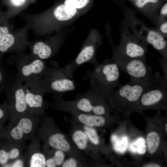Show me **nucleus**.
Returning a JSON list of instances; mask_svg holds the SVG:
<instances>
[{
  "instance_id": "nucleus-32",
  "label": "nucleus",
  "mask_w": 167,
  "mask_h": 167,
  "mask_svg": "<svg viewBox=\"0 0 167 167\" xmlns=\"http://www.w3.org/2000/svg\"><path fill=\"white\" fill-rule=\"evenodd\" d=\"M160 29L162 33L166 34L167 33V22H164L160 26Z\"/></svg>"
},
{
  "instance_id": "nucleus-9",
  "label": "nucleus",
  "mask_w": 167,
  "mask_h": 167,
  "mask_svg": "<svg viewBox=\"0 0 167 167\" xmlns=\"http://www.w3.org/2000/svg\"><path fill=\"white\" fill-rule=\"evenodd\" d=\"M17 75L16 76L22 83L37 76L41 77L47 66L43 60L31 56L20 55L15 61Z\"/></svg>"
},
{
  "instance_id": "nucleus-33",
  "label": "nucleus",
  "mask_w": 167,
  "mask_h": 167,
  "mask_svg": "<svg viewBox=\"0 0 167 167\" xmlns=\"http://www.w3.org/2000/svg\"><path fill=\"white\" fill-rule=\"evenodd\" d=\"M161 14L163 16H167V3L166 2L162 6L160 11Z\"/></svg>"
},
{
  "instance_id": "nucleus-27",
  "label": "nucleus",
  "mask_w": 167,
  "mask_h": 167,
  "mask_svg": "<svg viewBox=\"0 0 167 167\" xmlns=\"http://www.w3.org/2000/svg\"><path fill=\"white\" fill-rule=\"evenodd\" d=\"M8 120V112L6 105L4 102L2 104H0V131L3 129L5 123Z\"/></svg>"
},
{
  "instance_id": "nucleus-8",
  "label": "nucleus",
  "mask_w": 167,
  "mask_h": 167,
  "mask_svg": "<svg viewBox=\"0 0 167 167\" xmlns=\"http://www.w3.org/2000/svg\"><path fill=\"white\" fill-rule=\"evenodd\" d=\"M25 100L29 112L40 117L44 113V96L45 94L41 76L33 78L24 84Z\"/></svg>"
},
{
  "instance_id": "nucleus-13",
  "label": "nucleus",
  "mask_w": 167,
  "mask_h": 167,
  "mask_svg": "<svg viewBox=\"0 0 167 167\" xmlns=\"http://www.w3.org/2000/svg\"><path fill=\"white\" fill-rule=\"evenodd\" d=\"M50 134L47 137L41 139L45 141L49 146L56 150L64 152L68 151L70 150V145L64 135L58 132Z\"/></svg>"
},
{
  "instance_id": "nucleus-34",
  "label": "nucleus",
  "mask_w": 167,
  "mask_h": 167,
  "mask_svg": "<svg viewBox=\"0 0 167 167\" xmlns=\"http://www.w3.org/2000/svg\"><path fill=\"white\" fill-rule=\"evenodd\" d=\"M25 0H12L14 4L16 6H20L25 2Z\"/></svg>"
},
{
  "instance_id": "nucleus-14",
  "label": "nucleus",
  "mask_w": 167,
  "mask_h": 167,
  "mask_svg": "<svg viewBox=\"0 0 167 167\" xmlns=\"http://www.w3.org/2000/svg\"><path fill=\"white\" fill-rule=\"evenodd\" d=\"M146 40L166 60L167 42L162 36L156 31L151 30L148 32Z\"/></svg>"
},
{
  "instance_id": "nucleus-11",
  "label": "nucleus",
  "mask_w": 167,
  "mask_h": 167,
  "mask_svg": "<svg viewBox=\"0 0 167 167\" xmlns=\"http://www.w3.org/2000/svg\"><path fill=\"white\" fill-rule=\"evenodd\" d=\"M29 146L26 156H24L26 166L45 167L46 158L39 148V140L34 139Z\"/></svg>"
},
{
  "instance_id": "nucleus-3",
  "label": "nucleus",
  "mask_w": 167,
  "mask_h": 167,
  "mask_svg": "<svg viewBox=\"0 0 167 167\" xmlns=\"http://www.w3.org/2000/svg\"><path fill=\"white\" fill-rule=\"evenodd\" d=\"M54 98L56 102L54 106L56 109L76 110L99 115L104 114L106 112V106L103 102L105 98L90 87L84 94L78 95L74 101H65L62 97H55Z\"/></svg>"
},
{
  "instance_id": "nucleus-23",
  "label": "nucleus",
  "mask_w": 167,
  "mask_h": 167,
  "mask_svg": "<svg viewBox=\"0 0 167 167\" xmlns=\"http://www.w3.org/2000/svg\"><path fill=\"white\" fill-rule=\"evenodd\" d=\"M145 141L143 138H139L131 143L129 146L130 150L133 153H138L143 154L146 151Z\"/></svg>"
},
{
  "instance_id": "nucleus-30",
  "label": "nucleus",
  "mask_w": 167,
  "mask_h": 167,
  "mask_svg": "<svg viewBox=\"0 0 167 167\" xmlns=\"http://www.w3.org/2000/svg\"><path fill=\"white\" fill-rule=\"evenodd\" d=\"M160 0H137L135 2V6L138 8H143L144 6L147 3L152 2L158 3Z\"/></svg>"
},
{
  "instance_id": "nucleus-2",
  "label": "nucleus",
  "mask_w": 167,
  "mask_h": 167,
  "mask_svg": "<svg viewBox=\"0 0 167 167\" xmlns=\"http://www.w3.org/2000/svg\"><path fill=\"white\" fill-rule=\"evenodd\" d=\"M41 120L40 117L28 111L17 119L9 121L0 131V140H8L24 144L32 139L38 131Z\"/></svg>"
},
{
  "instance_id": "nucleus-21",
  "label": "nucleus",
  "mask_w": 167,
  "mask_h": 167,
  "mask_svg": "<svg viewBox=\"0 0 167 167\" xmlns=\"http://www.w3.org/2000/svg\"><path fill=\"white\" fill-rule=\"evenodd\" d=\"M114 149L117 152L123 153L126 151L128 145V138L126 136L119 138L115 135L111 137Z\"/></svg>"
},
{
  "instance_id": "nucleus-20",
  "label": "nucleus",
  "mask_w": 167,
  "mask_h": 167,
  "mask_svg": "<svg viewBox=\"0 0 167 167\" xmlns=\"http://www.w3.org/2000/svg\"><path fill=\"white\" fill-rule=\"evenodd\" d=\"M160 142V138L158 134L155 132L149 133L147 136V143L148 152L154 153L158 149Z\"/></svg>"
},
{
  "instance_id": "nucleus-12",
  "label": "nucleus",
  "mask_w": 167,
  "mask_h": 167,
  "mask_svg": "<svg viewBox=\"0 0 167 167\" xmlns=\"http://www.w3.org/2000/svg\"><path fill=\"white\" fill-rule=\"evenodd\" d=\"M116 51L128 58H141L145 57L147 48L144 45L135 41H129L121 45Z\"/></svg>"
},
{
  "instance_id": "nucleus-1",
  "label": "nucleus",
  "mask_w": 167,
  "mask_h": 167,
  "mask_svg": "<svg viewBox=\"0 0 167 167\" xmlns=\"http://www.w3.org/2000/svg\"><path fill=\"white\" fill-rule=\"evenodd\" d=\"M92 63L93 70L87 71L84 78L88 79L90 87L104 98L120 84V70L112 60H106L102 63L96 62Z\"/></svg>"
},
{
  "instance_id": "nucleus-19",
  "label": "nucleus",
  "mask_w": 167,
  "mask_h": 167,
  "mask_svg": "<svg viewBox=\"0 0 167 167\" xmlns=\"http://www.w3.org/2000/svg\"><path fill=\"white\" fill-rule=\"evenodd\" d=\"M72 139L79 149L83 150L86 148L88 139L84 131L80 130L75 131L72 134Z\"/></svg>"
},
{
  "instance_id": "nucleus-31",
  "label": "nucleus",
  "mask_w": 167,
  "mask_h": 167,
  "mask_svg": "<svg viewBox=\"0 0 167 167\" xmlns=\"http://www.w3.org/2000/svg\"><path fill=\"white\" fill-rule=\"evenodd\" d=\"M9 30L8 28L5 27H0V39L7 34Z\"/></svg>"
},
{
  "instance_id": "nucleus-35",
  "label": "nucleus",
  "mask_w": 167,
  "mask_h": 167,
  "mask_svg": "<svg viewBox=\"0 0 167 167\" xmlns=\"http://www.w3.org/2000/svg\"><path fill=\"white\" fill-rule=\"evenodd\" d=\"M144 167H160L161 166L158 164H151L147 165Z\"/></svg>"
},
{
  "instance_id": "nucleus-24",
  "label": "nucleus",
  "mask_w": 167,
  "mask_h": 167,
  "mask_svg": "<svg viewBox=\"0 0 167 167\" xmlns=\"http://www.w3.org/2000/svg\"><path fill=\"white\" fill-rule=\"evenodd\" d=\"M9 75L4 67L0 64V93L6 91L11 81Z\"/></svg>"
},
{
  "instance_id": "nucleus-15",
  "label": "nucleus",
  "mask_w": 167,
  "mask_h": 167,
  "mask_svg": "<svg viewBox=\"0 0 167 167\" xmlns=\"http://www.w3.org/2000/svg\"><path fill=\"white\" fill-rule=\"evenodd\" d=\"M54 49L51 45L46 43L38 41L31 47V55L41 60L46 59L52 56L54 51Z\"/></svg>"
},
{
  "instance_id": "nucleus-7",
  "label": "nucleus",
  "mask_w": 167,
  "mask_h": 167,
  "mask_svg": "<svg viewBox=\"0 0 167 167\" xmlns=\"http://www.w3.org/2000/svg\"><path fill=\"white\" fill-rule=\"evenodd\" d=\"M154 83L130 78L129 82L124 84H120L104 98L110 100H125L130 103L136 102L142 95Z\"/></svg>"
},
{
  "instance_id": "nucleus-18",
  "label": "nucleus",
  "mask_w": 167,
  "mask_h": 167,
  "mask_svg": "<svg viewBox=\"0 0 167 167\" xmlns=\"http://www.w3.org/2000/svg\"><path fill=\"white\" fill-rule=\"evenodd\" d=\"M77 10L64 4L58 6L54 9V15L55 18L61 21L69 20L75 16Z\"/></svg>"
},
{
  "instance_id": "nucleus-4",
  "label": "nucleus",
  "mask_w": 167,
  "mask_h": 167,
  "mask_svg": "<svg viewBox=\"0 0 167 167\" xmlns=\"http://www.w3.org/2000/svg\"><path fill=\"white\" fill-rule=\"evenodd\" d=\"M41 82L45 93L62 97L65 94L74 90L76 85L73 78L65 72L62 67H48L41 77Z\"/></svg>"
},
{
  "instance_id": "nucleus-6",
  "label": "nucleus",
  "mask_w": 167,
  "mask_h": 167,
  "mask_svg": "<svg viewBox=\"0 0 167 167\" xmlns=\"http://www.w3.org/2000/svg\"><path fill=\"white\" fill-rule=\"evenodd\" d=\"M9 121H14L29 111L25 100L24 84L16 77L12 80L6 90Z\"/></svg>"
},
{
  "instance_id": "nucleus-5",
  "label": "nucleus",
  "mask_w": 167,
  "mask_h": 167,
  "mask_svg": "<svg viewBox=\"0 0 167 167\" xmlns=\"http://www.w3.org/2000/svg\"><path fill=\"white\" fill-rule=\"evenodd\" d=\"M112 60L117 63L120 70L128 74L130 78L155 83L151 66L146 63L145 57L129 58L115 51Z\"/></svg>"
},
{
  "instance_id": "nucleus-22",
  "label": "nucleus",
  "mask_w": 167,
  "mask_h": 167,
  "mask_svg": "<svg viewBox=\"0 0 167 167\" xmlns=\"http://www.w3.org/2000/svg\"><path fill=\"white\" fill-rule=\"evenodd\" d=\"M65 157L64 152L56 150L53 157L46 160V166L47 167H55L62 165Z\"/></svg>"
},
{
  "instance_id": "nucleus-17",
  "label": "nucleus",
  "mask_w": 167,
  "mask_h": 167,
  "mask_svg": "<svg viewBox=\"0 0 167 167\" xmlns=\"http://www.w3.org/2000/svg\"><path fill=\"white\" fill-rule=\"evenodd\" d=\"M77 118L84 126L90 127L101 126L105 123V118L99 115L80 113L78 114Z\"/></svg>"
},
{
  "instance_id": "nucleus-29",
  "label": "nucleus",
  "mask_w": 167,
  "mask_h": 167,
  "mask_svg": "<svg viewBox=\"0 0 167 167\" xmlns=\"http://www.w3.org/2000/svg\"><path fill=\"white\" fill-rule=\"evenodd\" d=\"M77 162L73 158H70L64 161L62 166L63 167H75L77 166Z\"/></svg>"
},
{
  "instance_id": "nucleus-36",
  "label": "nucleus",
  "mask_w": 167,
  "mask_h": 167,
  "mask_svg": "<svg viewBox=\"0 0 167 167\" xmlns=\"http://www.w3.org/2000/svg\"><path fill=\"white\" fill-rule=\"evenodd\" d=\"M165 130L166 131V132H167V124L166 123L165 125Z\"/></svg>"
},
{
  "instance_id": "nucleus-25",
  "label": "nucleus",
  "mask_w": 167,
  "mask_h": 167,
  "mask_svg": "<svg viewBox=\"0 0 167 167\" xmlns=\"http://www.w3.org/2000/svg\"><path fill=\"white\" fill-rule=\"evenodd\" d=\"M84 132L90 141L95 145H98L99 140L96 130L92 127L86 126H84Z\"/></svg>"
},
{
  "instance_id": "nucleus-10",
  "label": "nucleus",
  "mask_w": 167,
  "mask_h": 167,
  "mask_svg": "<svg viewBox=\"0 0 167 167\" xmlns=\"http://www.w3.org/2000/svg\"><path fill=\"white\" fill-rule=\"evenodd\" d=\"M23 144L0 140V166H4L23 155Z\"/></svg>"
},
{
  "instance_id": "nucleus-16",
  "label": "nucleus",
  "mask_w": 167,
  "mask_h": 167,
  "mask_svg": "<svg viewBox=\"0 0 167 167\" xmlns=\"http://www.w3.org/2000/svg\"><path fill=\"white\" fill-rule=\"evenodd\" d=\"M24 44L16 43L12 34L7 33L0 39V52L4 53L9 50L19 51L24 49Z\"/></svg>"
},
{
  "instance_id": "nucleus-28",
  "label": "nucleus",
  "mask_w": 167,
  "mask_h": 167,
  "mask_svg": "<svg viewBox=\"0 0 167 167\" xmlns=\"http://www.w3.org/2000/svg\"><path fill=\"white\" fill-rule=\"evenodd\" d=\"M26 166L24 156L23 155L13 160L5 165L3 167H23Z\"/></svg>"
},
{
  "instance_id": "nucleus-37",
  "label": "nucleus",
  "mask_w": 167,
  "mask_h": 167,
  "mask_svg": "<svg viewBox=\"0 0 167 167\" xmlns=\"http://www.w3.org/2000/svg\"><path fill=\"white\" fill-rule=\"evenodd\" d=\"M132 0L135 1H135H137V0Z\"/></svg>"
},
{
  "instance_id": "nucleus-26",
  "label": "nucleus",
  "mask_w": 167,
  "mask_h": 167,
  "mask_svg": "<svg viewBox=\"0 0 167 167\" xmlns=\"http://www.w3.org/2000/svg\"><path fill=\"white\" fill-rule=\"evenodd\" d=\"M89 2V0H65L64 4L77 10L84 7Z\"/></svg>"
}]
</instances>
